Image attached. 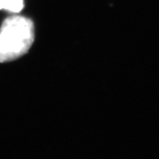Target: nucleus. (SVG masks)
<instances>
[{
	"label": "nucleus",
	"instance_id": "f257e3e1",
	"mask_svg": "<svg viewBox=\"0 0 159 159\" xmlns=\"http://www.w3.org/2000/svg\"><path fill=\"white\" fill-rule=\"evenodd\" d=\"M34 40L33 21L22 16L6 19L0 28V62L17 59L29 51Z\"/></svg>",
	"mask_w": 159,
	"mask_h": 159
},
{
	"label": "nucleus",
	"instance_id": "f03ea898",
	"mask_svg": "<svg viewBox=\"0 0 159 159\" xmlns=\"http://www.w3.org/2000/svg\"><path fill=\"white\" fill-rule=\"evenodd\" d=\"M24 0H0V10L4 9L11 12H20L23 9Z\"/></svg>",
	"mask_w": 159,
	"mask_h": 159
}]
</instances>
